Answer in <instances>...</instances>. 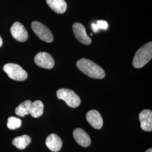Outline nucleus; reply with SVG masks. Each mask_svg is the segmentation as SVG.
<instances>
[{
  "label": "nucleus",
  "instance_id": "1",
  "mask_svg": "<svg viewBox=\"0 0 152 152\" xmlns=\"http://www.w3.org/2000/svg\"><path fill=\"white\" fill-rule=\"evenodd\" d=\"M78 68L87 76L96 79H102L105 73L102 68L91 60L82 58L77 62Z\"/></svg>",
  "mask_w": 152,
  "mask_h": 152
},
{
  "label": "nucleus",
  "instance_id": "2",
  "mask_svg": "<svg viewBox=\"0 0 152 152\" xmlns=\"http://www.w3.org/2000/svg\"><path fill=\"white\" fill-rule=\"evenodd\" d=\"M152 42L144 45L136 51L132 61V65L136 68H140L152 59Z\"/></svg>",
  "mask_w": 152,
  "mask_h": 152
},
{
  "label": "nucleus",
  "instance_id": "3",
  "mask_svg": "<svg viewBox=\"0 0 152 152\" xmlns=\"http://www.w3.org/2000/svg\"><path fill=\"white\" fill-rule=\"evenodd\" d=\"M57 98L63 100L71 108H77L81 104V99L73 90L67 88H60L56 92Z\"/></svg>",
  "mask_w": 152,
  "mask_h": 152
},
{
  "label": "nucleus",
  "instance_id": "4",
  "mask_svg": "<svg viewBox=\"0 0 152 152\" xmlns=\"http://www.w3.org/2000/svg\"><path fill=\"white\" fill-rule=\"evenodd\" d=\"M4 71L11 79L23 81L28 77L27 72L24 70L20 65L14 63H8L4 66Z\"/></svg>",
  "mask_w": 152,
  "mask_h": 152
},
{
  "label": "nucleus",
  "instance_id": "5",
  "mask_svg": "<svg viewBox=\"0 0 152 152\" xmlns=\"http://www.w3.org/2000/svg\"><path fill=\"white\" fill-rule=\"evenodd\" d=\"M31 27L40 39L46 42H51L54 40V36L51 31L43 24L37 21L32 23Z\"/></svg>",
  "mask_w": 152,
  "mask_h": 152
},
{
  "label": "nucleus",
  "instance_id": "6",
  "mask_svg": "<svg viewBox=\"0 0 152 152\" xmlns=\"http://www.w3.org/2000/svg\"><path fill=\"white\" fill-rule=\"evenodd\" d=\"M34 62L38 66L48 69L53 68L55 64L54 60L51 55L45 52H41L36 55Z\"/></svg>",
  "mask_w": 152,
  "mask_h": 152
},
{
  "label": "nucleus",
  "instance_id": "7",
  "mask_svg": "<svg viewBox=\"0 0 152 152\" xmlns=\"http://www.w3.org/2000/svg\"><path fill=\"white\" fill-rule=\"evenodd\" d=\"M11 34L14 38L19 42H25L28 38L27 29L19 22H15L10 29Z\"/></svg>",
  "mask_w": 152,
  "mask_h": 152
},
{
  "label": "nucleus",
  "instance_id": "8",
  "mask_svg": "<svg viewBox=\"0 0 152 152\" xmlns=\"http://www.w3.org/2000/svg\"><path fill=\"white\" fill-rule=\"evenodd\" d=\"M72 28L76 38L81 43L87 45L91 44V39L88 36L85 28L82 24L80 23H75L73 24Z\"/></svg>",
  "mask_w": 152,
  "mask_h": 152
},
{
  "label": "nucleus",
  "instance_id": "9",
  "mask_svg": "<svg viewBox=\"0 0 152 152\" xmlns=\"http://www.w3.org/2000/svg\"><path fill=\"white\" fill-rule=\"evenodd\" d=\"M86 120L90 125L96 129H100L103 125V120L99 112L96 110H91L86 114Z\"/></svg>",
  "mask_w": 152,
  "mask_h": 152
},
{
  "label": "nucleus",
  "instance_id": "10",
  "mask_svg": "<svg viewBox=\"0 0 152 152\" xmlns=\"http://www.w3.org/2000/svg\"><path fill=\"white\" fill-rule=\"evenodd\" d=\"M140 127L142 130L151 131L152 130V112L151 110H143L139 114Z\"/></svg>",
  "mask_w": 152,
  "mask_h": 152
},
{
  "label": "nucleus",
  "instance_id": "11",
  "mask_svg": "<svg viewBox=\"0 0 152 152\" xmlns=\"http://www.w3.org/2000/svg\"><path fill=\"white\" fill-rule=\"evenodd\" d=\"M73 137L76 142L83 147H88L91 144V139L86 131L80 128L76 129L73 131Z\"/></svg>",
  "mask_w": 152,
  "mask_h": 152
},
{
  "label": "nucleus",
  "instance_id": "12",
  "mask_svg": "<svg viewBox=\"0 0 152 152\" xmlns=\"http://www.w3.org/2000/svg\"><path fill=\"white\" fill-rule=\"evenodd\" d=\"M46 145L50 151L59 152L63 145V142L59 136L54 134H51L46 138Z\"/></svg>",
  "mask_w": 152,
  "mask_h": 152
},
{
  "label": "nucleus",
  "instance_id": "13",
  "mask_svg": "<svg viewBox=\"0 0 152 152\" xmlns=\"http://www.w3.org/2000/svg\"><path fill=\"white\" fill-rule=\"evenodd\" d=\"M49 7L58 14H63L67 9L65 0H46Z\"/></svg>",
  "mask_w": 152,
  "mask_h": 152
},
{
  "label": "nucleus",
  "instance_id": "14",
  "mask_svg": "<svg viewBox=\"0 0 152 152\" xmlns=\"http://www.w3.org/2000/svg\"><path fill=\"white\" fill-rule=\"evenodd\" d=\"M31 142V137L27 135H24L14 138L12 140V144L19 149H24L28 146Z\"/></svg>",
  "mask_w": 152,
  "mask_h": 152
},
{
  "label": "nucleus",
  "instance_id": "15",
  "mask_svg": "<svg viewBox=\"0 0 152 152\" xmlns=\"http://www.w3.org/2000/svg\"><path fill=\"white\" fill-rule=\"evenodd\" d=\"M31 100H26L23 102L15 109V113L17 115L20 117H24L25 115L30 114V110L32 105Z\"/></svg>",
  "mask_w": 152,
  "mask_h": 152
},
{
  "label": "nucleus",
  "instance_id": "16",
  "mask_svg": "<svg viewBox=\"0 0 152 152\" xmlns=\"http://www.w3.org/2000/svg\"><path fill=\"white\" fill-rule=\"evenodd\" d=\"M44 112V104L40 100L33 102L31 105L30 114L34 118H38L41 116Z\"/></svg>",
  "mask_w": 152,
  "mask_h": 152
},
{
  "label": "nucleus",
  "instance_id": "17",
  "mask_svg": "<svg viewBox=\"0 0 152 152\" xmlns=\"http://www.w3.org/2000/svg\"><path fill=\"white\" fill-rule=\"evenodd\" d=\"M22 125V121L20 119L15 117H10L7 122V127L10 130H15L19 128Z\"/></svg>",
  "mask_w": 152,
  "mask_h": 152
},
{
  "label": "nucleus",
  "instance_id": "18",
  "mask_svg": "<svg viewBox=\"0 0 152 152\" xmlns=\"http://www.w3.org/2000/svg\"><path fill=\"white\" fill-rule=\"evenodd\" d=\"M108 27V24L106 21L104 20H98L96 23H92L91 24V28L92 31L94 33L99 32L100 29L106 30Z\"/></svg>",
  "mask_w": 152,
  "mask_h": 152
},
{
  "label": "nucleus",
  "instance_id": "19",
  "mask_svg": "<svg viewBox=\"0 0 152 152\" xmlns=\"http://www.w3.org/2000/svg\"><path fill=\"white\" fill-rule=\"evenodd\" d=\"M2 38L0 36V48L2 46Z\"/></svg>",
  "mask_w": 152,
  "mask_h": 152
},
{
  "label": "nucleus",
  "instance_id": "20",
  "mask_svg": "<svg viewBox=\"0 0 152 152\" xmlns=\"http://www.w3.org/2000/svg\"><path fill=\"white\" fill-rule=\"evenodd\" d=\"M145 152H152V148H150L149 149H148L147 151Z\"/></svg>",
  "mask_w": 152,
  "mask_h": 152
}]
</instances>
